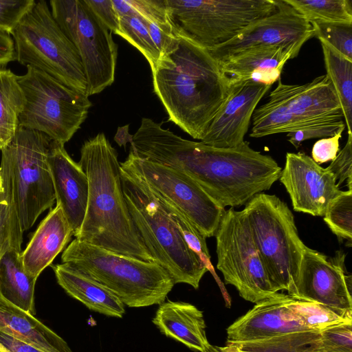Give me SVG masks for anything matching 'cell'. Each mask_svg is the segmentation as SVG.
Returning <instances> with one entry per match:
<instances>
[{
  "instance_id": "obj_1",
  "label": "cell",
  "mask_w": 352,
  "mask_h": 352,
  "mask_svg": "<svg viewBox=\"0 0 352 352\" xmlns=\"http://www.w3.org/2000/svg\"><path fill=\"white\" fill-rule=\"evenodd\" d=\"M131 148L140 157L184 173L222 208L245 205L269 190L282 170L274 159L247 141L214 147L184 139L146 118L133 135Z\"/></svg>"
},
{
  "instance_id": "obj_2",
  "label": "cell",
  "mask_w": 352,
  "mask_h": 352,
  "mask_svg": "<svg viewBox=\"0 0 352 352\" xmlns=\"http://www.w3.org/2000/svg\"><path fill=\"white\" fill-rule=\"evenodd\" d=\"M177 43L152 71L153 89L169 120L201 140L229 88L209 50L173 23Z\"/></svg>"
},
{
  "instance_id": "obj_3",
  "label": "cell",
  "mask_w": 352,
  "mask_h": 352,
  "mask_svg": "<svg viewBox=\"0 0 352 352\" xmlns=\"http://www.w3.org/2000/svg\"><path fill=\"white\" fill-rule=\"evenodd\" d=\"M78 163L87 177L89 193L85 218L76 239L155 262L133 225L122 190L118 153L103 133L85 142Z\"/></svg>"
},
{
  "instance_id": "obj_4",
  "label": "cell",
  "mask_w": 352,
  "mask_h": 352,
  "mask_svg": "<svg viewBox=\"0 0 352 352\" xmlns=\"http://www.w3.org/2000/svg\"><path fill=\"white\" fill-rule=\"evenodd\" d=\"M124 197L139 237L155 262L170 275L174 284L198 289L208 271L184 240L146 182L124 162L120 163Z\"/></svg>"
},
{
  "instance_id": "obj_5",
  "label": "cell",
  "mask_w": 352,
  "mask_h": 352,
  "mask_svg": "<svg viewBox=\"0 0 352 352\" xmlns=\"http://www.w3.org/2000/svg\"><path fill=\"white\" fill-rule=\"evenodd\" d=\"M61 261L131 307L162 304L175 285L156 262L115 253L77 239L65 249Z\"/></svg>"
},
{
  "instance_id": "obj_6",
  "label": "cell",
  "mask_w": 352,
  "mask_h": 352,
  "mask_svg": "<svg viewBox=\"0 0 352 352\" xmlns=\"http://www.w3.org/2000/svg\"><path fill=\"white\" fill-rule=\"evenodd\" d=\"M51 142L41 132L19 126L1 149L0 196L12 206L23 232L56 201L47 162Z\"/></svg>"
},
{
  "instance_id": "obj_7",
  "label": "cell",
  "mask_w": 352,
  "mask_h": 352,
  "mask_svg": "<svg viewBox=\"0 0 352 352\" xmlns=\"http://www.w3.org/2000/svg\"><path fill=\"white\" fill-rule=\"evenodd\" d=\"M243 211L273 289L291 295L306 247L292 211L277 196L263 192L254 195Z\"/></svg>"
},
{
  "instance_id": "obj_8",
  "label": "cell",
  "mask_w": 352,
  "mask_h": 352,
  "mask_svg": "<svg viewBox=\"0 0 352 352\" xmlns=\"http://www.w3.org/2000/svg\"><path fill=\"white\" fill-rule=\"evenodd\" d=\"M11 35L15 60L86 94L87 83L80 57L45 1H36Z\"/></svg>"
},
{
  "instance_id": "obj_9",
  "label": "cell",
  "mask_w": 352,
  "mask_h": 352,
  "mask_svg": "<svg viewBox=\"0 0 352 352\" xmlns=\"http://www.w3.org/2000/svg\"><path fill=\"white\" fill-rule=\"evenodd\" d=\"M26 67L23 75L17 76L25 98L19 126L65 144L86 120L91 102L86 94L31 66Z\"/></svg>"
},
{
  "instance_id": "obj_10",
  "label": "cell",
  "mask_w": 352,
  "mask_h": 352,
  "mask_svg": "<svg viewBox=\"0 0 352 352\" xmlns=\"http://www.w3.org/2000/svg\"><path fill=\"white\" fill-rule=\"evenodd\" d=\"M172 21L210 49L278 10L277 0H164Z\"/></svg>"
},
{
  "instance_id": "obj_11",
  "label": "cell",
  "mask_w": 352,
  "mask_h": 352,
  "mask_svg": "<svg viewBox=\"0 0 352 352\" xmlns=\"http://www.w3.org/2000/svg\"><path fill=\"white\" fill-rule=\"evenodd\" d=\"M50 8L80 57L87 83L86 95L100 93L115 78L118 45L111 32L84 0H52Z\"/></svg>"
},
{
  "instance_id": "obj_12",
  "label": "cell",
  "mask_w": 352,
  "mask_h": 352,
  "mask_svg": "<svg viewBox=\"0 0 352 352\" xmlns=\"http://www.w3.org/2000/svg\"><path fill=\"white\" fill-rule=\"evenodd\" d=\"M217 269L226 284L245 300L256 303L275 292L243 210H226L215 234Z\"/></svg>"
},
{
  "instance_id": "obj_13",
  "label": "cell",
  "mask_w": 352,
  "mask_h": 352,
  "mask_svg": "<svg viewBox=\"0 0 352 352\" xmlns=\"http://www.w3.org/2000/svg\"><path fill=\"white\" fill-rule=\"evenodd\" d=\"M124 162L156 195L181 210L206 238L215 236L226 210L195 180L179 170L140 157L132 149Z\"/></svg>"
},
{
  "instance_id": "obj_14",
  "label": "cell",
  "mask_w": 352,
  "mask_h": 352,
  "mask_svg": "<svg viewBox=\"0 0 352 352\" xmlns=\"http://www.w3.org/2000/svg\"><path fill=\"white\" fill-rule=\"evenodd\" d=\"M278 10L258 19L229 41L208 49L220 63L232 56L258 46H280L298 56L302 45L314 37L311 23L284 0H277Z\"/></svg>"
},
{
  "instance_id": "obj_15",
  "label": "cell",
  "mask_w": 352,
  "mask_h": 352,
  "mask_svg": "<svg viewBox=\"0 0 352 352\" xmlns=\"http://www.w3.org/2000/svg\"><path fill=\"white\" fill-rule=\"evenodd\" d=\"M343 259L328 260L306 246L291 296L352 313L351 276L344 274Z\"/></svg>"
},
{
  "instance_id": "obj_16",
  "label": "cell",
  "mask_w": 352,
  "mask_h": 352,
  "mask_svg": "<svg viewBox=\"0 0 352 352\" xmlns=\"http://www.w3.org/2000/svg\"><path fill=\"white\" fill-rule=\"evenodd\" d=\"M295 211L324 216L329 201L341 190L333 174L304 153H287L279 177Z\"/></svg>"
},
{
  "instance_id": "obj_17",
  "label": "cell",
  "mask_w": 352,
  "mask_h": 352,
  "mask_svg": "<svg viewBox=\"0 0 352 352\" xmlns=\"http://www.w3.org/2000/svg\"><path fill=\"white\" fill-rule=\"evenodd\" d=\"M270 87L251 80L231 85L226 100L200 142L218 148L241 144L254 110Z\"/></svg>"
},
{
  "instance_id": "obj_18",
  "label": "cell",
  "mask_w": 352,
  "mask_h": 352,
  "mask_svg": "<svg viewBox=\"0 0 352 352\" xmlns=\"http://www.w3.org/2000/svg\"><path fill=\"white\" fill-rule=\"evenodd\" d=\"M270 95L284 104L302 129L344 119L338 95L326 74L304 85L284 84L280 78Z\"/></svg>"
},
{
  "instance_id": "obj_19",
  "label": "cell",
  "mask_w": 352,
  "mask_h": 352,
  "mask_svg": "<svg viewBox=\"0 0 352 352\" xmlns=\"http://www.w3.org/2000/svg\"><path fill=\"white\" fill-rule=\"evenodd\" d=\"M289 295L276 293L261 300L227 329V341L260 340L287 333L310 331L287 305Z\"/></svg>"
},
{
  "instance_id": "obj_20",
  "label": "cell",
  "mask_w": 352,
  "mask_h": 352,
  "mask_svg": "<svg viewBox=\"0 0 352 352\" xmlns=\"http://www.w3.org/2000/svg\"><path fill=\"white\" fill-rule=\"evenodd\" d=\"M47 162L52 177L56 204L59 205L75 237L82 226L88 201L87 177L79 163L66 151L64 144L52 141Z\"/></svg>"
},
{
  "instance_id": "obj_21",
  "label": "cell",
  "mask_w": 352,
  "mask_h": 352,
  "mask_svg": "<svg viewBox=\"0 0 352 352\" xmlns=\"http://www.w3.org/2000/svg\"><path fill=\"white\" fill-rule=\"evenodd\" d=\"M296 56L289 48L258 46L232 56L219 64L228 87L248 80L272 86L280 78L287 60Z\"/></svg>"
},
{
  "instance_id": "obj_22",
  "label": "cell",
  "mask_w": 352,
  "mask_h": 352,
  "mask_svg": "<svg viewBox=\"0 0 352 352\" xmlns=\"http://www.w3.org/2000/svg\"><path fill=\"white\" fill-rule=\"evenodd\" d=\"M73 236L72 230L61 208L56 204L40 223L21 258L25 271L37 279Z\"/></svg>"
},
{
  "instance_id": "obj_23",
  "label": "cell",
  "mask_w": 352,
  "mask_h": 352,
  "mask_svg": "<svg viewBox=\"0 0 352 352\" xmlns=\"http://www.w3.org/2000/svg\"><path fill=\"white\" fill-rule=\"evenodd\" d=\"M153 322L162 333L191 349L204 352L210 344L203 312L190 303L171 300L162 302Z\"/></svg>"
},
{
  "instance_id": "obj_24",
  "label": "cell",
  "mask_w": 352,
  "mask_h": 352,
  "mask_svg": "<svg viewBox=\"0 0 352 352\" xmlns=\"http://www.w3.org/2000/svg\"><path fill=\"white\" fill-rule=\"evenodd\" d=\"M0 331L45 352H72L61 337L1 294Z\"/></svg>"
},
{
  "instance_id": "obj_25",
  "label": "cell",
  "mask_w": 352,
  "mask_h": 352,
  "mask_svg": "<svg viewBox=\"0 0 352 352\" xmlns=\"http://www.w3.org/2000/svg\"><path fill=\"white\" fill-rule=\"evenodd\" d=\"M52 267L58 285L89 309L118 318L124 314L123 302L103 285L65 263Z\"/></svg>"
},
{
  "instance_id": "obj_26",
  "label": "cell",
  "mask_w": 352,
  "mask_h": 352,
  "mask_svg": "<svg viewBox=\"0 0 352 352\" xmlns=\"http://www.w3.org/2000/svg\"><path fill=\"white\" fill-rule=\"evenodd\" d=\"M21 253V250L12 248L0 258V294L8 302L32 315L36 279L25 271Z\"/></svg>"
},
{
  "instance_id": "obj_27",
  "label": "cell",
  "mask_w": 352,
  "mask_h": 352,
  "mask_svg": "<svg viewBox=\"0 0 352 352\" xmlns=\"http://www.w3.org/2000/svg\"><path fill=\"white\" fill-rule=\"evenodd\" d=\"M212 347L214 352H321L320 331L314 330Z\"/></svg>"
},
{
  "instance_id": "obj_28",
  "label": "cell",
  "mask_w": 352,
  "mask_h": 352,
  "mask_svg": "<svg viewBox=\"0 0 352 352\" xmlns=\"http://www.w3.org/2000/svg\"><path fill=\"white\" fill-rule=\"evenodd\" d=\"M25 104L17 76L9 69L0 67V150L14 137Z\"/></svg>"
},
{
  "instance_id": "obj_29",
  "label": "cell",
  "mask_w": 352,
  "mask_h": 352,
  "mask_svg": "<svg viewBox=\"0 0 352 352\" xmlns=\"http://www.w3.org/2000/svg\"><path fill=\"white\" fill-rule=\"evenodd\" d=\"M329 78L341 104L348 134H352V60L342 55L330 45L319 40Z\"/></svg>"
},
{
  "instance_id": "obj_30",
  "label": "cell",
  "mask_w": 352,
  "mask_h": 352,
  "mask_svg": "<svg viewBox=\"0 0 352 352\" xmlns=\"http://www.w3.org/2000/svg\"><path fill=\"white\" fill-rule=\"evenodd\" d=\"M287 305L308 330L320 331L327 327L352 321V313L289 295Z\"/></svg>"
},
{
  "instance_id": "obj_31",
  "label": "cell",
  "mask_w": 352,
  "mask_h": 352,
  "mask_svg": "<svg viewBox=\"0 0 352 352\" xmlns=\"http://www.w3.org/2000/svg\"><path fill=\"white\" fill-rule=\"evenodd\" d=\"M309 22L352 23L351 0H284Z\"/></svg>"
},
{
  "instance_id": "obj_32",
  "label": "cell",
  "mask_w": 352,
  "mask_h": 352,
  "mask_svg": "<svg viewBox=\"0 0 352 352\" xmlns=\"http://www.w3.org/2000/svg\"><path fill=\"white\" fill-rule=\"evenodd\" d=\"M137 48L148 62L151 70L157 65L161 54L154 44L144 21L138 16L120 17L117 34Z\"/></svg>"
},
{
  "instance_id": "obj_33",
  "label": "cell",
  "mask_w": 352,
  "mask_h": 352,
  "mask_svg": "<svg viewBox=\"0 0 352 352\" xmlns=\"http://www.w3.org/2000/svg\"><path fill=\"white\" fill-rule=\"evenodd\" d=\"M324 221L340 240L351 244L352 239V188L342 191L327 205Z\"/></svg>"
},
{
  "instance_id": "obj_34",
  "label": "cell",
  "mask_w": 352,
  "mask_h": 352,
  "mask_svg": "<svg viewBox=\"0 0 352 352\" xmlns=\"http://www.w3.org/2000/svg\"><path fill=\"white\" fill-rule=\"evenodd\" d=\"M154 195L181 232L188 245L197 254L208 270L213 271L206 238L199 232L181 210L155 193Z\"/></svg>"
},
{
  "instance_id": "obj_35",
  "label": "cell",
  "mask_w": 352,
  "mask_h": 352,
  "mask_svg": "<svg viewBox=\"0 0 352 352\" xmlns=\"http://www.w3.org/2000/svg\"><path fill=\"white\" fill-rule=\"evenodd\" d=\"M314 36L352 60V23L311 21Z\"/></svg>"
},
{
  "instance_id": "obj_36",
  "label": "cell",
  "mask_w": 352,
  "mask_h": 352,
  "mask_svg": "<svg viewBox=\"0 0 352 352\" xmlns=\"http://www.w3.org/2000/svg\"><path fill=\"white\" fill-rule=\"evenodd\" d=\"M23 230L12 206L0 196V258L9 250H21Z\"/></svg>"
},
{
  "instance_id": "obj_37",
  "label": "cell",
  "mask_w": 352,
  "mask_h": 352,
  "mask_svg": "<svg viewBox=\"0 0 352 352\" xmlns=\"http://www.w3.org/2000/svg\"><path fill=\"white\" fill-rule=\"evenodd\" d=\"M321 352H352V321L320 331Z\"/></svg>"
},
{
  "instance_id": "obj_38",
  "label": "cell",
  "mask_w": 352,
  "mask_h": 352,
  "mask_svg": "<svg viewBox=\"0 0 352 352\" xmlns=\"http://www.w3.org/2000/svg\"><path fill=\"white\" fill-rule=\"evenodd\" d=\"M35 3L34 0H0V30L11 35Z\"/></svg>"
},
{
  "instance_id": "obj_39",
  "label": "cell",
  "mask_w": 352,
  "mask_h": 352,
  "mask_svg": "<svg viewBox=\"0 0 352 352\" xmlns=\"http://www.w3.org/2000/svg\"><path fill=\"white\" fill-rule=\"evenodd\" d=\"M352 134H348L346 143L339 151L336 158L326 168L333 175L339 187L345 180L347 181L349 188H352Z\"/></svg>"
},
{
  "instance_id": "obj_40",
  "label": "cell",
  "mask_w": 352,
  "mask_h": 352,
  "mask_svg": "<svg viewBox=\"0 0 352 352\" xmlns=\"http://www.w3.org/2000/svg\"><path fill=\"white\" fill-rule=\"evenodd\" d=\"M345 123L343 120L331 122L322 125L309 129L289 132L287 134L288 141L298 148L300 144L307 140L329 138L336 134L340 130H344Z\"/></svg>"
},
{
  "instance_id": "obj_41",
  "label": "cell",
  "mask_w": 352,
  "mask_h": 352,
  "mask_svg": "<svg viewBox=\"0 0 352 352\" xmlns=\"http://www.w3.org/2000/svg\"><path fill=\"white\" fill-rule=\"evenodd\" d=\"M98 19L111 32L118 34L120 30V16L112 0H84Z\"/></svg>"
},
{
  "instance_id": "obj_42",
  "label": "cell",
  "mask_w": 352,
  "mask_h": 352,
  "mask_svg": "<svg viewBox=\"0 0 352 352\" xmlns=\"http://www.w3.org/2000/svg\"><path fill=\"white\" fill-rule=\"evenodd\" d=\"M343 129L331 137L318 140L313 145L311 158L317 164H322L333 160L339 152V141Z\"/></svg>"
},
{
  "instance_id": "obj_43",
  "label": "cell",
  "mask_w": 352,
  "mask_h": 352,
  "mask_svg": "<svg viewBox=\"0 0 352 352\" xmlns=\"http://www.w3.org/2000/svg\"><path fill=\"white\" fill-rule=\"evenodd\" d=\"M0 351L2 352H45L37 347L18 340L0 331Z\"/></svg>"
},
{
  "instance_id": "obj_44",
  "label": "cell",
  "mask_w": 352,
  "mask_h": 352,
  "mask_svg": "<svg viewBox=\"0 0 352 352\" xmlns=\"http://www.w3.org/2000/svg\"><path fill=\"white\" fill-rule=\"evenodd\" d=\"M15 60L14 41L11 35L0 30V67Z\"/></svg>"
},
{
  "instance_id": "obj_45",
  "label": "cell",
  "mask_w": 352,
  "mask_h": 352,
  "mask_svg": "<svg viewBox=\"0 0 352 352\" xmlns=\"http://www.w3.org/2000/svg\"><path fill=\"white\" fill-rule=\"evenodd\" d=\"M133 135L129 133V125L118 128L117 133L114 137V140L120 146L125 147L127 142L131 144Z\"/></svg>"
},
{
  "instance_id": "obj_46",
  "label": "cell",
  "mask_w": 352,
  "mask_h": 352,
  "mask_svg": "<svg viewBox=\"0 0 352 352\" xmlns=\"http://www.w3.org/2000/svg\"><path fill=\"white\" fill-rule=\"evenodd\" d=\"M0 352H2V351H0Z\"/></svg>"
}]
</instances>
